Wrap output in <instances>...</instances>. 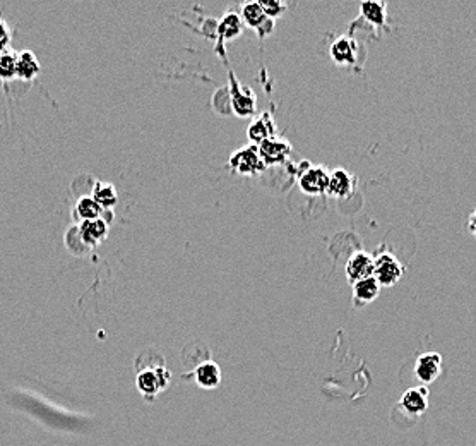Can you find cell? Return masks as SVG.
<instances>
[{"label":"cell","mask_w":476,"mask_h":446,"mask_svg":"<svg viewBox=\"0 0 476 446\" xmlns=\"http://www.w3.org/2000/svg\"><path fill=\"white\" fill-rule=\"evenodd\" d=\"M230 103H231V112L238 117H250L254 115L257 107V98L256 93L252 91L247 86H242L237 81V77L233 76V73H230Z\"/></svg>","instance_id":"277c9868"},{"label":"cell","mask_w":476,"mask_h":446,"mask_svg":"<svg viewBox=\"0 0 476 446\" xmlns=\"http://www.w3.org/2000/svg\"><path fill=\"white\" fill-rule=\"evenodd\" d=\"M77 228H79L81 239L84 241V244L89 249L103 242L108 235V223L105 222L103 218L82 222L77 225Z\"/></svg>","instance_id":"4fadbf2b"},{"label":"cell","mask_w":476,"mask_h":446,"mask_svg":"<svg viewBox=\"0 0 476 446\" xmlns=\"http://www.w3.org/2000/svg\"><path fill=\"white\" fill-rule=\"evenodd\" d=\"M240 17H242L243 26H249L252 28L254 31L266 21V14L262 10L261 3L259 2H247L242 6V10H240Z\"/></svg>","instance_id":"ffe728a7"},{"label":"cell","mask_w":476,"mask_h":446,"mask_svg":"<svg viewBox=\"0 0 476 446\" xmlns=\"http://www.w3.org/2000/svg\"><path fill=\"white\" fill-rule=\"evenodd\" d=\"M278 136L276 131V124L272 121V115L269 112L262 114L257 121H254L247 129V137H249L250 144L261 146L262 142L271 140V137Z\"/></svg>","instance_id":"30bf717a"},{"label":"cell","mask_w":476,"mask_h":446,"mask_svg":"<svg viewBox=\"0 0 476 446\" xmlns=\"http://www.w3.org/2000/svg\"><path fill=\"white\" fill-rule=\"evenodd\" d=\"M40 62L33 52L24 50L17 54V77L22 81H33L40 73Z\"/></svg>","instance_id":"d6986e66"},{"label":"cell","mask_w":476,"mask_h":446,"mask_svg":"<svg viewBox=\"0 0 476 446\" xmlns=\"http://www.w3.org/2000/svg\"><path fill=\"white\" fill-rule=\"evenodd\" d=\"M194 378H196V383L201 388L206 389H215L218 388L221 383V369L216 362L213 361H204L201 362L196 369H194Z\"/></svg>","instance_id":"2e32d148"},{"label":"cell","mask_w":476,"mask_h":446,"mask_svg":"<svg viewBox=\"0 0 476 446\" xmlns=\"http://www.w3.org/2000/svg\"><path fill=\"white\" fill-rule=\"evenodd\" d=\"M66 244H67V247H69L70 253L76 254V256H82V254H86L89 251V247L86 246L84 241L81 239V234H79V228H77V225L76 227H70L69 230H67Z\"/></svg>","instance_id":"603a6c76"},{"label":"cell","mask_w":476,"mask_h":446,"mask_svg":"<svg viewBox=\"0 0 476 446\" xmlns=\"http://www.w3.org/2000/svg\"><path fill=\"white\" fill-rule=\"evenodd\" d=\"M358 57V43L357 40L350 36H341L332 41L331 45V59L337 66H353Z\"/></svg>","instance_id":"8fae6325"},{"label":"cell","mask_w":476,"mask_h":446,"mask_svg":"<svg viewBox=\"0 0 476 446\" xmlns=\"http://www.w3.org/2000/svg\"><path fill=\"white\" fill-rule=\"evenodd\" d=\"M259 148V155H261L262 162L266 163V167L269 165H281L286 162L291 155V144L290 141H286L284 137H271V140L264 141Z\"/></svg>","instance_id":"9c48e42d"},{"label":"cell","mask_w":476,"mask_h":446,"mask_svg":"<svg viewBox=\"0 0 476 446\" xmlns=\"http://www.w3.org/2000/svg\"><path fill=\"white\" fill-rule=\"evenodd\" d=\"M105 209L93 200V196H84L77 201L74 206V216L79 222H89V220H100L103 218Z\"/></svg>","instance_id":"ac0fdd59"},{"label":"cell","mask_w":476,"mask_h":446,"mask_svg":"<svg viewBox=\"0 0 476 446\" xmlns=\"http://www.w3.org/2000/svg\"><path fill=\"white\" fill-rule=\"evenodd\" d=\"M381 288H382L381 283H378L374 276L355 283L353 285V306L365 307V306L372 304L378 295H381Z\"/></svg>","instance_id":"5bb4252c"},{"label":"cell","mask_w":476,"mask_h":446,"mask_svg":"<svg viewBox=\"0 0 476 446\" xmlns=\"http://www.w3.org/2000/svg\"><path fill=\"white\" fill-rule=\"evenodd\" d=\"M9 43H10V29L6 21L0 20V52L9 50Z\"/></svg>","instance_id":"d4e9b609"},{"label":"cell","mask_w":476,"mask_h":446,"mask_svg":"<svg viewBox=\"0 0 476 446\" xmlns=\"http://www.w3.org/2000/svg\"><path fill=\"white\" fill-rule=\"evenodd\" d=\"M272 31H275V21L269 20V17H266V21L262 22V24L259 26V28L256 29L257 36H259V38H261V40L268 38V36L271 35Z\"/></svg>","instance_id":"484cf974"},{"label":"cell","mask_w":476,"mask_h":446,"mask_svg":"<svg viewBox=\"0 0 476 446\" xmlns=\"http://www.w3.org/2000/svg\"><path fill=\"white\" fill-rule=\"evenodd\" d=\"M363 20L376 28H384L387 22V3L385 2H363L360 6Z\"/></svg>","instance_id":"e0dca14e"},{"label":"cell","mask_w":476,"mask_h":446,"mask_svg":"<svg viewBox=\"0 0 476 446\" xmlns=\"http://www.w3.org/2000/svg\"><path fill=\"white\" fill-rule=\"evenodd\" d=\"M374 265L376 258L365 251H357L346 261V278L351 285L374 276Z\"/></svg>","instance_id":"8992f818"},{"label":"cell","mask_w":476,"mask_h":446,"mask_svg":"<svg viewBox=\"0 0 476 446\" xmlns=\"http://www.w3.org/2000/svg\"><path fill=\"white\" fill-rule=\"evenodd\" d=\"M243 31V22L240 14L237 13H224V16L218 21V29H216V38L220 43L231 41L238 38Z\"/></svg>","instance_id":"9a60e30c"},{"label":"cell","mask_w":476,"mask_h":446,"mask_svg":"<svg viewBox=\"0 0 476 446\" xmlns=\"http://www.w3.org/2000/svg\"><path fill=\"white\" fill-rule=\"evenodd\" d=\"M329 175H331V172L325 167H321V165L314 167L312 165L300 175L298 184L303 193L309 194V196H321V194L328 193Z\"/></svg>","instance_id":"52a82bcc"},{"label":"cell","mask_w":476,"mask_h":446,"mask_svg":"<svg viewBox=\"0 0 476 446\" xmlns=\"http://www.w3.org/2000/svg\"><path fill=\"white\" fill-rule=\"evenodd\" d=\"M259 3H261V7H262V10H264L266 16H268L269 20H272V21H276L278 17L283 16V14L286 13V9H288L286 3L279 2V0H261Z\"/></svg>","instance_id":"cb8c5ba5"},{"label":"cell","mask_w":476,"mask_h":446,"mask_svg":"<svg viewBox=\"0 0 476 446\" xmlns=\"http://www.w3.org/2000/svg\"><path fill=\"white\" fill-rule=\"evenodd\" d=\"M137 369H139V373H137L136 385L141 395H144L146 399H155L170 385L171 374L164 367L163 359L155 362V364H144L142 367H137Z\"/></svg>","instance_id":"6da1fadb"},{"label":"cell","mask_w":476,"mask_h":446,"mask_svg":"<svg viewBox=\"0 0 476 446\" xmlns=\"http://www.w3.org/2000/svg\"><path fill=\"white\" fill-rule=\"evenodd\" d=\"M17 77V54L13 50L0 52V80L10 81Z\"/></svg>","instance_id":"7402d4cb"},{"label":"cell","mask_w":476,"mask_h":446,"mask_svg":"<svg viewBox=\"0 0 476 446\" xmlns=\"http://www.w3.org/2000/svg\"><path fill=\"white\" fill-rule=\"evenodd\" d=\"M468 230H470V234L476 237V208L471 211L470 218H468Z\"/></svg>","instance_id":"4316f807"},{"label":"cell","mask_w":476,"mask_h":446,"mask_svg":"<svg viewBox=\"0 0 476 446\" xmlns=\"http://www.w3.org/2000/svg\"><path fill=\"white\" fill-rule=\"evenodd\" d=\"M404 272H406V268L392 253H381L376 258L374 278L381 283V287H394L403 278Z\"/></svg>","instance_id":"7a4b0ae2"},{"label":"cell","mask_w":476,"mask_h":446,"mask_svg":"<svg viewBox=\"0 0 476 446\" xmlns=\"http://www.w3.org/2000/svg\"><path fill=\"white\" fill-rule=\"evenodd\" d=\"M230 168L240 175H257L264 172L266 163L262 162L259 155V148L254 144L238 148L233 155L230 156Z\"/></svg>","instance_id":"3957f363"},{"label":"cell","mask_w":476,"mask_h":446,"mask_svg":"<svg viewBox=\"0 0 476 446\" xmlns=\"http://www.w3.org/2000/svg\"><path fill=\"white\" fill-rule=\"evenodd\" d=\"M429 408V388L427 386H415L403 393L396 410H403L408 421H417L420 415Z\"/></svg>","instance_id":"5b68a950"},{"label":"cell","mask_w":476,"mask_h":446,"mask_svg":"<svg viewBox=\"0 0 476 446\" xmlns=\"http://www.w3.org/2000/svg\"><path fill=\"white\" fill-rule=\"evenodd\" d=\"M93 200H95L103 209H112L117 205L118 196L117 191H115V187L112 186V184L98 182L95 186V189H93Z\"/></svg>","instance_id":"44dd1931"},{"label":"cell","mask_w":476,"mask_h":446,"mask_svg":"<svg viewBox=\"0 0 476 446\" xmlns=\"http://www.w3.org/2000/svg\"><path fill=\"white\" fill-rule=\"evenodd\" d=\"M442 373V355L437 352H425L418 355L415 362V378L422 386H427L437 380Z\"/></svg>","instance_id":"ba28073f"},{"label":"cell","mask_w":476,"mask_h":446,"mask_svg":"<svg viewBox=\"0 0 476 446\" xmlns=\"http://www.w3.org/2000/svg\"><path fill=\"white\" fill-rule=\"evenodd\" d=\"M355 186H357V179H355L350 172L343 170V168H336V170H332L331 175H329V186L325 194L343 200V198H348L353 193Z\"/></svg>","instance_id":"7c38bea8"}]
</instances>
